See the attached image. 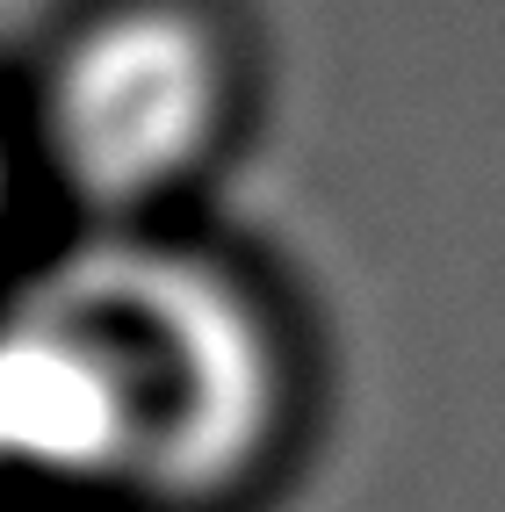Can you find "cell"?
I'll return each mask as SVG.
<instances>
[{
    "label": "cell",
    "mask_w": 505,
    "mask_h": 512,
    "mask_svg": "<svg viewBox=\"0 0 505 512\" xmlns=\"http://www.w3.org/2000/svg\"><path fill=\"white\" fill-rule=\"evenodd\" d=\"M8 210H15V145L0 130V224H8Z\"/></svg>",
    "instance_id": "cell-3"
},
{
    "label": "cell",
    "mask_w": 505,
    "mask_h": 512,
    "mask_svg": "<svg viewBox=\"0 0 505 512\" xmlns=\"http://www.w3.org/2000/svg\"><path fill=\"white\" fill-rule=\"evenodd\" d=\"M231 51L181 0H123L51 58L37 152L94 217H145L188 188L231 130Z\"/></svg>",
    "instance_id": "cell-2"
},
{
    "label": "cell",
    "mask_w": 505,
    "mask_h": 512,
    "mask_svg": "<svg viewBox=\"0 0 505 512\" xmlns=\"http://www.w3.org/2000/svg\"><path fill=\"white\" fill-rule=\"evenodd\" d=\"M80 347L109 412V484L152 505L224 498L282 426V347L217 267L94 246L29 296Z\"/></svg>",
    "instance_id": "cell-1"
}]
</instances>
